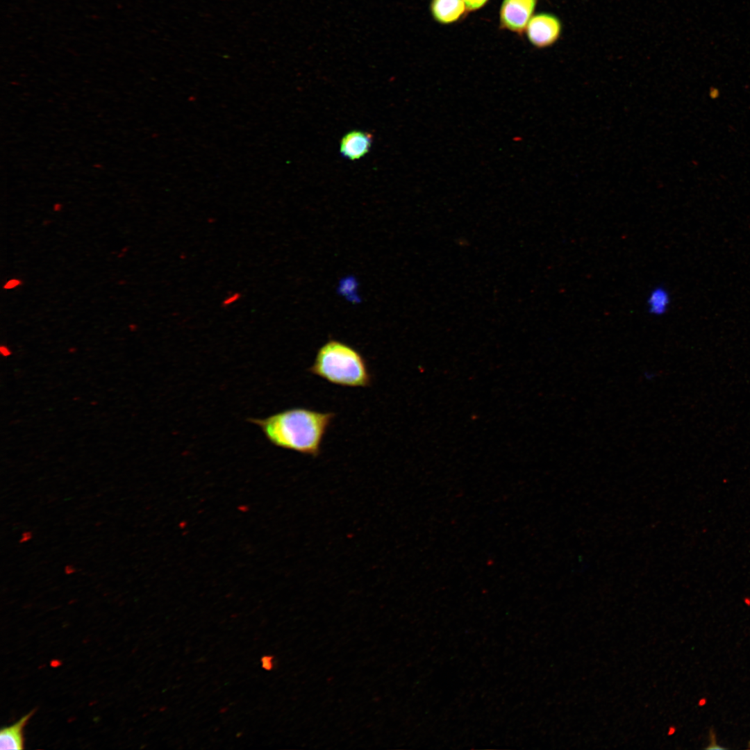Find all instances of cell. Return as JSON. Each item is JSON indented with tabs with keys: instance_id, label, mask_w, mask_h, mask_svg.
Wrapping results in <instances>:
<instances>
[{
	"instance_id": "cell-1",
	"label": "cell",
	"mask_w": 750,
	"mask_h": 750,
	"mask_svg": "<svg viewBox=\"0 0 750 750\" xmlns=\"http://www.w3.org/2000/svg\"><path fill=\"white\" fill-rule=\"evenodd\" d=\"M335 413L295 407L266 418H250L266 439L273 445L284 449L317 457L322 444Z\"/></svg>"
},
{
	"instance_id": "cell-2",
	"label": "cell",
	"mask_w": 750,
	"mask_h": 750,
	"mask_svg": "<svg viewBox=\"0 0 750 750\" xmlns=\"http://www.w3.org/2000/svg\"><path fill=\"white\" fill-rule=\"evenodd\" d=\"M308 371L342 387L367 388L372 383V374L362 354L352 346L336 340H329L318 349Z\"/></svg>"
},
{
	"instance_id": "cell-3",
	"label": "cell",
	"mask_w": 750,
	"mask_h": 750,
	"mask_svg": "<svg viewBox=\"0 0 750 750\" xmlns=\"http://www.w3.org/2000/svg\"><path fill=\"white\" fill-rule=\"evenodd\" d=\"M562 32V24L556 15L547 12L533 15L525 33L528 42L538 49H544L556 44Z\"/></svg>"
},
{
	"instance_id": "cell-4",
	"label": "cell",
	"mask_w": 750,
	"mask_h": 750,
	"mask_svg": "<svg viewBox=\"0 0 750 750\" xmlns=\"http://www.w3.org/2000/svg\"><path fill=\"white\" fill-rule=\"evenodd\" d=\"M538 0H503L499 10L501 29L522 35L533 17Z\"/></svg>"
},
{
	"instance_id": "cell-5",
	"label": "cell",
	"mask_w": 750,
	"mask_h": 750,
	"mask_svg": "<svg viewBox=\"0 0 750 750\" xmlns=\"http://www.w3.org/2000/svg\"><path fill=\"white\" fill-rule=\"evenodd\" d=\"M373 136L370 133L353 130L347 133L340 142L341 155L351 161L367 155L372 147Z\"/></svg>"
},
{
	"instance_id": "cell-6",
	"label": "cell",
	"mask_w": 750,
	"mask_h": 750,
	"mask_svg": "<svg viewBox=\"0 0 750 750\" xmlns=\"http://www.w3.org/2000/svg\"><path fill=\"white\" fill-rule=\"evenodd\" d=\"M430 12L436 22L449 25L460 21L467 10L462 0H431Z\"/></svg>"
},
{
	"instance_id": "cell-7",
	"label": "cell",
	"mask_w": 750,
	"mask_h": 750,
	"mask_svg": "<svg viewBox=\"0 0 750 750\" xmlns=\"http://www.w3.org/2000/svg\"><path fill=\"white\" fill-rule=\"evenodd\" d=\"M32 714L33 711L21 717L15 724L1 728L0 731V749H23L22 731Z\"/></svg>"
},
{
	"instance_id": "cell-8",
	"label": "cell",
	"mask_w": 750,
	"mask_h": 750,
	"mask_svg": "<svg viewBox=\"0 0 750 750\" xmlns=\"http://www.w3.org/2000/svg\"><path fill=\"white\" fill-rule=\"evenodd\" d=\"M669 301L667 290L662 286H657L648 295L647 299L648 311L654 316L662 315L667 310Z\"/></svg>"
},
{
	"instance_id": "cell-9",
	"label": "cell",
	"mask_w": 750,
	"mask_h": 750,
	"mask_svg": "<svg viewBox=\"0 0 750 750\" xmlns=\"http://www.w3.org/2000/svg\"><path fill=\"white\" fill-rule=\"evenodd\" d=\"M468 12L476 11L485 6L489 0H462Z\"/></svg>"
},
{
	"instance_id": "cell-10",
	"label": "cell",
	"mask_w": 750,
	"mask_h": 750,
	"mask_svg": "<svg viewBox=\"0 0 750 750\" xmlns=\"http://www.w3.org/2000/svg\"><path fill=\"white\" fill-rule=\"evenodd\" d=\"M242 298V293L239 292H234L229 295H227L222 301V306L223 307H228L231 305L236 303Z\"/></svg>"
},
{
	"instance_id": "cell-11",
	"label": "cell",
	"mask_w": 750,
	"mask_h": 750,
	"mask_svg": "<svg viewBox=\"0 0 750 750\" xmlns=\"http://www.w3.org/2000/svg\"><path fill=\"white\" fill-rule=\"evenodd\" d=\"M274 656L272 655H265L261 657L260 662L261 667L266 671H271L274 666Z\"/></svg>"
},
{
	"instance_id": "cell-12",
	"label": "cell",
	"mask_w": 750,
	"mask_h": 750,
	"mask_svg": "<svg viewBox=\"0 0 750 750\" xmlns=\"http://www.w3.org/2000/svg\"><path fill=\"white\" fill-rule=\"evenodd\" d=\"M32 537H33V533H32L31 531H24V532H23L22 533V535H21V538H20V539L19 540V542L21 543V544L27 542L28 541H29L32 538Z\"/></svg>"
},
{
	"instance_id": "cell-13",
	"label": "cell",
	"mask_w": 750,
	"mask_h": 750,
	"mask_svg": "<svg viewBox=\"0 0 750 750\" xmlns=\"http://www.w3.org/2000/svg\"><path fill=\"white\" fill-rule=\"evenodd\" d=\"M0 353L4 358L9 357L12 355V352L11 349L6 345L2 344L0 347Z\"/></svg>"
},
{
	"instance_id": "cell-14",
	"label": "cell",
	"mask_w": 750,
	"mask_h": 750,
	"mask_svg": "<svg viewBox=\"0 0 750 750\" xmlns=\"http://www.w3.org/2000/svg\"><path fill=\"white\" fill-rule=\"evenodd\" d=\"M20 283H21V282H20L19 280H18V279H12V280H10L8 282H7L5 284V285L3 286V288H4V289H11V288H13L19 285Z\"/></svg>"
},
{
	"instance_id": "cell-15",
	"label": "cell",
	"mask_w": 750,
	"mask_h": 750,
	"mask_svg": "<svg viewBox=\"0 0 750 750\" xmlns=\"http://www.w3.org/2000/svg\"><path fill=\"white\" fill-rule=\"evenodd\" d=\"M64 572L66 574L70 575L75 573L76 572V569L74 565H67L65 567Z\"/></svg>"
},
{
	"instance_id": "cell-16",
	"label": "cell",
	"mask_w": 750,
	"mask_h": 750,
	"mask_svg": "<svg viewBox=\"0 0 750 750\" xmlns=\"http://www.w3.org/2000/svg\"><path fill=\"white\" fill-rule=\"evenodd\" d=\"M227 710H228V708H227V707H222V708H221L219 709V712L220 713H224V712H226Z\"/></svg>"
},
{
	"instance_id": "cell-17",
	"label": "cell",
	"mask_w": 750,
	"mask_h": 750,
	"mask_svg": "<svg viewBox=\"0 0 750 750\" xmlns=\"http://www.w3.org/2000/svg\"><path fill=\"white\" fill-rule=\"evenodd\" d=\"M76 351V348H74V347H70V348H69V349H68V352H69V353H75Z\"/></svg>"
},
{
	"instance_id": "cell-18",
	"label": "cell",
	"mask_w": 750,
	"mask_h": 750,
	"mask_svg": "<svg viewBox=\"0 0 750 750\" xmlns=\"http://www.w3.org/2000/svg\"><path fill=\"white\" fill-rule=\"evenodd\" d=\"M129 328H130L131 331H133L135 330L136 326L135 324H131L129 326Z\"/></svg>"
},
{
	"instance_id": "cell-19",
	"label": "cell",
	"mask_w": 750,
	"mask_h": 750,
	"mask_svg": "<svg viewBox=\"0 0 750 750\" xmlns=\"http://www.w3.org/2000/svg\"><path fill=\"white\" fill-rule=\"evenodd\" d=\"M91 404H92V405H96V404H97V401H92V402H91Z\"/></svg>"
}]
</instances>
